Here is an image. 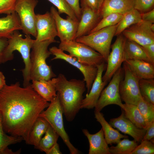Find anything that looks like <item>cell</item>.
I'll return each instance as SVG.
<instances>
[{
    "label": "cell",
    "instance_id": "25",
    "mask_svg": "<svg viewBox=\"0 0 154 154\" xmlns=\"http://www.w3.org/2000/svg\"><path fill=\"white\" fill-rule=\"evenodd\" d=\"M124 61L127 60H138L151 63L142 46L127 39L124 45Z\"/></svg>",
    "mask_w": 154,
    "mask_h": 154
},
{
    "label": "cell",
    "instance_id": "41",
    "mask_svg": "<svg viewBox=\"0 0 154 154\" xmlns=\"http://www.w3.org/2000/svg\"><path fill=\"white\" fill-rule=\"evenodd\" d=\"M74 12L79 21L81 15V9L80 5V0H65Z\"/></svg>",
    "mask_w": 154,
    "mask_h": 154
},
{
    "label": "cell",
    "instance_id": "43",
    "mask_svg": "<svg viewBox=\"0 0 154 154\" xmlns=\"http://www.w3.org/2000/svg\"><path fill=\"white\" fill-rule=\"evenodd\" d=\"M154 121L146 129V133L142 140H147L154 142Z\"/></svg>",
    "mask_w": 154,
    "mask_h": 154
},
{
    "label": "cell",
    "instance_id": "45",
    "mask_svg": "<svg viewBox=\"0 0 154 154\" xmlns=\"http://www.w3.org/2000/svg\"><path fill=\"white\" fill-rule=\"evenodd\" d=\"M46 154H62L59 144L56 143L46 153Z\"/></svg>",
    "mask_w": 154,
    "mask_h": 154
},
{
    "label": "cell",
    "instance_id": "44",
    "mask_svg": "<svg viewBox=\"0 0 154 154\" xmlns=\"http://www.w3.org/2000/svg\"><path fill=\"white\" fill-rule=\"evenodd\" d=\"M141 14L142 20L154 23V8L147 12Z\"/></svg>",
    "mask_w": 154,
    "mask_h": 154
},
{
    "label": "cell",
    "instance_id": "17",
    "mask_svg": "<svg viewBox=\"0 0 154 154\" xmlns=\"http://www.w3.org/2000/svg\"><path fill=\"white\" fill-rule=\"evenodd\" d=\"M120 115L118 117L111 119L109 124L114 128L125 134L131 136L134 140L138 143L143 140L146 129H141L137 127L127 118L122 109Z\"/></svg>",
    "mask_w": 154,
    "mask_h": 154
},
{
    "label": "cell",
    "instance_id": "33",
    "mask_svg": "<svg viewBox=\"0 0 154 154\" xmlns=\"http://www.w3.org/2000/svg\"><path fill=\"white\" fill-rule=\"evenodd\" d=\"M137 106L148 127L154 121V105L147 102L142 98Z\"/></svg>",
    "mask_w": 154,
    "mask_h": 154
},
{
    "label": "cell",
    "instance_id": "9",
    "mask_svg": "<svg viewBox=\"0 0 154 154\" xmlns=\"http://www.w3.org/2000/svg\"><path fill=\"white\" fill-rule=\"evenodd\" d=\"M38 2L37 0H17L15 7V11L20 21L23 32L26 35H31L35 38L37 32L34 9Z\"/></svg>",
    "mask_w": 154,
    "mask_h": 154
},
{
    "label": "cell",
    "instance_id": "12",
    "mask_svg": "<svg viewBox=\"0 0 154 154\" xmlns=\"http://www.w3.org/2000/svg\"><path fill=\"white\" fill-rule=\"evenodd\" d=\"M126 39L121 34L117 36L112 46V51L109 54L107 62L106 70L102 77L103 81L108 82L124 61V48Z\"/></svg>",
    "mask_w": 154,
    "mask_h": 154
},
{
    "label": "cell",
    "instance_id": "8",
    "mask_svg": "<svg viewBox=\"0 0 154 154\" xmlns=\"http://www.w3.org/2000/svg\"><path fill=\"white\" fill-rule=\"evenodd\" d=\"M124 74L123 68L121 67L114 74L108 86L102 91L94 108V112H100L104 107L111 104L117 105L121 109L123 108L119 87Z\"/></svg>",
    "mask_w": 154,
    "mask_h": 154
},
{
    "label": "cell",
    "instance_id": "32",
    "mask_svg": "<svg viewBox=\"0 0 154 154\" xmlns=\"http://www.w3.org/2000/svg\"><path fill=\"white\" fill-rule=\"evenodd\" d=\"M138 145V143L134 140H130L124 138L121 140L116 146L109 147L111 154H131Z\"/></svg>",
    "mask_w": 154,
    "mask_h": 154
},
{
    "label": "cell",
    "instance_id": "27",
    "mask_svg": "<svg viewBox=\"0 0 154 154\" xmlns=\"http://www.w3.org/2000/svg\"><path fill=\"white\" fill-rule=\"evenodd\" d=\"M23 140L19 137L7 135L4 131L0 115V154H18L20 150L13 151L8 146L11 145L19 143Z\"/></svg>",
    "mask_w": 154,
    "mask_h": 154
},
{
    "label": "cell",
    "instance_id": "18",
    "mask_svg": "<svg viewBox=\"0 0 154 154\" xmlns=\"http://www.w3.org/2000/svg\"><path fill=\"white\" fill-rule=\"evenodd\" d=\"M81 8V15L79 21L75 39L90 34L102 18L100 12L87 7Z\"/></svg>",
    "mask_w": 154,
    "mask_h": 154
},
{
    "label": "cell",
    "instance_id": "2",
    "mask_svg": "<svg viewBox=\"0 0 154 154\" xmlns=\"http://www.w3.org/2000/svg\"><path fill=\"white\" fill-rule=\"evenodd\" d=\"M56 90L58 94L63 114L66 120L72 121L81 109L86 90V83L83 80L72 79L68 80L60 74L56 77Z\"/></svg>",
    "mask_w": 154,
    "mask_h": 154
},
{
    "label": "cell",
    "instance_id": "35",
    "mask_svg": "<svg viewBox=\"0 0 154 154\" xmlns=\"http://www.w3.org/2000/svg\"><path fill=\"white\" fill-rule=\"evenodd\" d=\"M57 9L59 14L65 13L74 20L79 21L72 9L65 0H48Z\"/></svg>",
    "mask_w": 154,
    "mask_h": 154
},
{
    "label": "cell",
    "instance_id": "34",
    "mask_svg": "<svg viewBox=\"0 0 154 154\" xmlns=\"http://www.w3.org/2000/svg\"><path fill=\"white\" fill-rule=\"evenodd\" d=\"M123 15L119 14L112 13L103 17L90 33L117 24L120 21Z\"/></svg>",
    "mask_w": 154,
    "mask_h": 154
},
{
    "label": "cell",
    "instance_id": "13",
    "mask_svg": "<svg viewBox=\"0 0 154 154\" xmlns=\"http://www.w3.org/2000/svg\"><path fill=\"white\" fill-rule=\"evenodd\" d=\"M151 23L141 20L125 29L122 34L141 46L154 43V32L150 28Z\"/></svg>",
    "mask_w": 154,
    "mask_h": 154
},
{
    "label": "cell",
    "instance_id": "24",
    "mask_svg": "<svg viewBox=\"0 0 154 154\" xmlns=\"http://www.w3.org/2000/svg\"><path fill=\"white\" fill-rule=\"evenodd\" d=\"M95 117L101 125L103 131L104 138L108 144H117L122 138H127V135L119 133L106 120L103 114L100 112H94Z\"/></svg>",
    "mask_w": 154,
    "mask_h": 154
},
{
    "label": "cell",
    "instance_id": "38",
    "mask_svg": "<svg viewBox=\"0 0 154 154\" xmlns=\"http://www.w3.org/2000/svg\"><path fill=\"white\" fill-rule=\"evenodd\" d=\"M8 39L0 37V64L12 60L13 58L10 56L7 52Z\"/></svg>",
    "mask_w": 154,
    "mask_h": 154
},
{
    "label": "cell",
    "instance_id": "39",
    "mask_svg": "<svg viewBox=\"0 0 154 154\" xmlns=\"http://www.w3.org/2000/svg\"><path fill=\"white\" fill-rule=\"evenodd\" d=\"M17 0H0V14H11L15 12V7Z\"/></svg>",
    "mask_w": 154,
    "mask_h": 154
},
{
    "label": "cell",
    "instance_id": "31",
    "mask_svg": "<svg viewBox=\"0 0 154 154\" xmlns=\"http://www.w3.org/2000/svg\"><path fill=\"white\" fill-rule=\"evenodd\" d=\"M139 85L141 96L145 101L154 105V79H141Z\"/></svg>",
    "mask_w": 154,
    "mask_h": 154
},
{
    "label": "cell",
    "instance_id": "46",
    "mask_svg": "<svg viewBox=\"0 0 154 154\" xmlns=\"http://www.w3.org/2000/svg\"><path fill=\"white\" fill-rule=\"evenodd\" d=\"M6 84L5 76L3 72L0 71V90Z\"/></svg>",
    "mask_w": 154,
    "mask_h": 154
},
{
    "label": "cell",
    "instance_id": "4",
    "mask_svg": "<svg viewBox=\"0 0 154 154\" xmlns=\"http://www.w3.org/2000/svg\"><path fill=\"white\" fill-rule=\"evenodd\" d=\"M63 112L58 94L50 102L45 110L39 115L45 119L58 133L69 149L71 154H78L79 151L71 143L68 134L64 128L63 119Z\"/></svg>",
    "mask_w": 154,
    "mask_h": 154
},
{
    "label": "cell",
    "instance_id": "6",
    "mask_svg": "<svg viewBox=\"0 0 154 154\" xmlns=\"http://www.w3.org/2000/svg\"><path fill=\"white\" fill-rule=\"evenodd\" d=\"M117 24L78 38L77 42L84 44L99 53L107 62L111 42L115 36Z\"/></svg>",
    "mask_w": 154,
    "mask_h": 154
},
{
    "label": "cell",
    "instance_id": "1",
    "mask_svg": "<svg viewBox=\"0 0 154 154\" xmlns=\"http://www.w3.org/2000/svg\"><path fill=\"white\" fill-rule=\"evenodd\" d=\"M31 84L22 87L17 82L6 84L0 90V115L3 129L11 135L22 138L27 144L33 125L50 103Z\"/></svg>",
    "mask_w": 154,
    "mask_h": 154
},
{
    "label": "cell",
    "instance_id": "3",
    "mask_svg": "<svg viewBox=\"0 0 154 154\" xmlns=\"http://www.w3.org/2000/svg\"><path fill=\"white\" fill-rule=\"evenodd\" d=\"M56 42L55 39L42 41L35 40L30 55L31 81L41 79L49 80L56 76L51 66L47 64L46 60L52 54L48 49L49 46Z\"/></svg>",
    "mask_w": 154,
    "mask_h": 154
},
{
    "label": "cell",
    "instance_id": "26",
    "mask_svg": "<svg viewBox=\"0 0 154 154\" xmlns=\"http://www.w3.org/2000/svg\"><path fill=\"white\" fill-rule=\"evenodd\" d=\"M49 125L48 123L45 119L38 117L30 131L28 144L33 145L35 148L37 147Z\"/></svg>",
    "mask_w": 154,
    "mask_h": 154
},
{
    "label": "cell",
    "instance_id": "23",
    "mask_svg": "<svg viewBox=\"0 0 154 154\" xmlns=\"http://www.w3.org/2000/svg\"><path fill=\"white\" fill-rule=\"evenodd\" d=\"M21 30L20 21L15 11L0 18V37L9 39L16 31Z\"/></svg>",
    "mask_w": 154,
    "mask_h": 154
},
{
    "label": "cell",
    "instance_id": "15",
    "mask_svg": "<svg viewBox=\"0 0 154 154\" xmlns=\"http://www.w3.org/2000/svg\"><path fill=\"white\" fill-rule=\"evenodd\" d=\"M36 27L37 41L54 40L57 36L55 21L50 12L36 15Z\"/></svg>",
    "mask_w": 154,
    "mask_h": 154
},
{
    "label": "cell",
    "instance_id": "16",
    "mask_svg": "<svg viewBox=\"0 0 154 154\" xmlns=\"http://www.w3.org/2000/svg\"><path fill=\"white\" fill-rule=\"evenodd\" d=\"M106 66L105 62L97 66L98 71L96 76L89 92L82 101L81 109L89 110L95 108L102 91L108 83L102 80L103 73Z\"/></svg>",
    "mask_w": 154,
    "mask_h": 154
},
{
    "label": "cell",
    "instance_id": "19",
    "mask_svg": "<svg viewBox=\"0 0 154 154\" xmlns=\"http://www.w3.org/2000/svg\"><path fill=\"white\" fill-rule=\"evenodd\" d=\"M82 131L89 141V154H111L102 128L94 134L90 133L86 129H83Z\"/></svg>",
    "mask_w": 154,
    "mask_h": 154
},
{
    "label": "cell",
    "instance_id": "42",
    "mask_svg": "<svg viewBox=\"0 0 154 154\" xmlns=\"http://www.w3.org/2000/svg\"><path fill=\"white\" fill-rule=\"evenodd\" d=\"M141 46L151 63L154 65V43Z\"/></svg>",
    "mask_w": 154,
    "mask_h": 154
},
{
    "label": "cell",
    "instance_id": "14",
    "mask_svg": "<svg viewBox=\"0 0 154 154\" xmlns=\"http://www.w3.org/2000/svg\"><path fill=\"white\" fill-rule=\"evenodd\" d=\"M50 13L54 20L57 36L60 42L75 40L79 21L68 16L66 19L63 18L53 6L51 7Z\"/></svg>",
    "mask_w": 154,
    "mask_h": 154
},
{
    "label": "cell",
    "instance_id": "21",
    "mask_svg": "<svg viewBox=\"0 0 154 154\" xmlns=\"http://www.w3.org/2000/svg\"><path fill=\"white\" fill-rule=\"evenodd\" d=\"M133 74L139 79L154 78V65L140 60H130L124 61Z\"/></svg>",
    "mask_w": 154,
    "mask_h": 154
},
{
    "label": "cell",
    "instance_id": "29",
    "mask_svg": "<svg viewBox=\"0 0 154 154\" xmlns=\"http://www.w3.org/2000/svg\"><path fill=\"white\" fill-rule=\"evenodd\" d=\"M141 20V14L136 9H134L127 13L117 24L115 35L121 34L125 29Z\"/></svg>",
    "mask_w": 154,
    "mask_h": 154
},
{
    "label": "cell",
    "instance_id": "37",
    "mask_svg": "<svg viewBox=\"0 0 154 154\" xmlns=\"http://www.w3.org/2000/svg\"><path fill=\"white\" fill-rule=\"evenodd\" d=\"M134 9L141 13L149 11L153 8L154 0H134Z\"/></svg>",
    "mask_w": 154,
    "mask_h": 154
},
{
    "label": "cell",
    "instance_id": "36",
    "mask_svg": "<svg viewBox=\"0 0 154 154\" xmlns=\"http://www.w3.org/2000/svg\"><path fill=\"white\" fill-rule=\"evenodd\" d=\"M131 154H154V142L150 140H142Z\"/></svg>",
    "mask_w": 154,
    "mask_h": 154
},
{
    "label": "cell",
    "instance_id": "28",
    "mask_svg": "<svg viewBox=\"0 0 154 154\" xmlns=\"http://www.w3.org/2000/svg\"><path fill=\"white\" fill-rule=\"evenodd\" d=\"M125 116L139 128L146 129V123L136 105L125 103L122 108Z\"/></svg>",
    "mask_w": 154,
    "mask_h": 154
},
{
    "label": "cell",
    "instance_id": "10",
    "mask_svg": "<svg viewBox=\"0 0 154 154\" xmlns=\"http://www.w3.org/2000/svg\"><path fill=\"white\" fill-rule=\"evenodd\" d=\"M123 64L124 78L119 85L120 97L125 103L137 105L142 98L139 85V79L133 74L125 62Z\"/></svg>",
    "mask_w": 154,
    "mask_h": 154
},
{
    "label": "cell",
    "instance_id": "40",
    "mask_svg": "<svg viewBox=\"0 0 154 154\" xmlns=\"http://www.w3.org/2000/svg\"><path fill=\"white\" fill-rule=\"evenodd\" d=\"M104 0H80V7H87L100 12Z\"/></svg>",
    "mask_w": 154,
    "mask_h": 154
},
{
    "label": "cell",
    "instance_id": "7",
    "mask_svg": "<svg viewBox=\"0 0 154 154\" xmlns=\"http://www.w3.org/2000/svg\"><path fill=\"white\" fill-rule=\"evenodd\" d=\"M58 48L68 52L70 55L85 65L97 67L105 62L99 53L88 46L75 40L60 42Z\"/></svg>",
    "mask_w": 154,
    "mask_h": 154
},
{
    "label": "cell",
    "instance_id": "11",
    "mask_svg": "<svg viewBox=\"0 0 154 154\" xmlns=\"http://www.w3.org/2000/svg\"><path fill=\"white\" fill-rule=\"evenodd\" d=\"M49 50L52 54L54 56L52 60L58 59L63 60L80 71L83 75L84 80L85 82L87 93H88L96 76L98 71L97 67L85 65L80 62L76 58L65 53L64 51L56 46L51 47Z\"/></svg>",
    "mask_w": 154,
    "mask_h": 154
},
{
    "label": "cell",
    "instance_id": "5",
    "mask_svg": "<svg viewBox=\"0 0 154 154\" xmlns=\"http://www.w3.org/2000/svg\"><path fill=\"white\" fill-rule=\"evenodd\" d=\"M23 38L22 35L18 31H15L11 37L8 39L7 53L13 58V52L17 50L21 54L25 64V67L22 70L23 78V86L25 87L31 84L29 78L30 67V50L35 40L32 39L30 35H25Z\"/></svg>",
    "mask_w": 154,
    "mask_h": 154
},
{
    "label": "cell",
    "instance_id": "30",
    "mask_svg": "<svg viewBox=\"0 0 154 154\" xmlns=\"http://www.w3.org/2000/svg\"><path fill=\"white\" fill-rule=\"evenodd\" d=\"M44 134L35 148L46 153L57 143L59 136L50 125Z\"/></svg>",
    "mask_w": 154,
    "mask_h": 154
},
{
    "label": "cell",
    "instance_id": "22",
    "mask_svg": "<svg viewBox=\"0 0 154 154\" xmlns=\"http://www.w3.org/2000/svg\"><path fill=\"white\" fill-rule=\"evenodd\" d=\"M56 78L49 80L41 79L32 81L31 86L41 97L48 102H50L57 95L56 84Z\"/></svg>",
    "mask_w": 154,
    "mask_h": 154
},
{
    "label": "cell",
    "instance_id": "20",
    "mask_svg": "<svg viewBox=\"0 0 154 154\" xmlns=\"http://www.w3.org/2000/svg\"><path fill=\"white\" fill-rule=\"evenodd\" d=\"M134 9V0H104L100 13L102 18L112 13L123 15Z\"/></svg>",
    "mask_w": 154,
    "mask_h": 154
}]
</instances>
